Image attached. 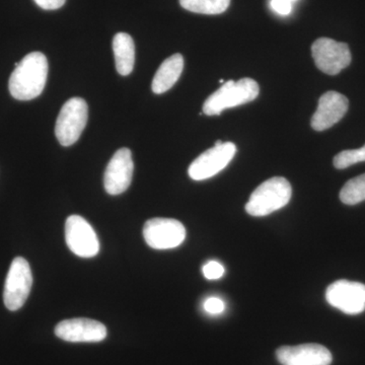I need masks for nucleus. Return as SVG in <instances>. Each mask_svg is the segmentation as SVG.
<instances>
[{
    "mask_svg": "<svg viewBox=\"0 0 365 365\" xmlns=\"http://www.w3.org/2000/svg\"><path fill=\"white\" fill-rule=\"evenodd\" d=\"M292 195V185L285 178H271L262 182L250 196L246 211L255 217L271 215L287 206Z\"/></svg>",
    "mask_w": 365,
    "mask_h": 365,
    "instance_id": "obj_3",
    "label": "nucleus"
},
{
    "mask_svg": "<svg viewBox=\"0 0 365 365\" xmlns=\"http://www.w3.org/2000/svg\"><path fill=\"white\" fill-rule=\"evenodd\" d=\"M361 162H365V144L359 150L341 151L334 158V167L338 170H344Z\"/></svg>",
    "mask_w": 365,
    "mask_h": 365,
    "instance_id": "obj_19",
    "label": "nucleus"
},
{
    "mask_svg": "<svg viewBox=\"0 0 365 365\" xmlns=\"http://www.w3.org/2000/svg\"><path fill=\"white\" fill-rule=\"evenodd\" d=\"M316 66L329 76H336L351 63V52L346 43L330 38H319L312 46Z\"/></svg>",
    "mask_w": 365,
    "mask_h": 365,
    "instance_id": "obj_6",
    "label": "nucleus"
},
{
    "mask_svg": "<svg viewBox=\"0 0 365 365\" xmlns=\"http://www.w3.org/2000/svg\"><path fill=\"white\" fill-rule=\"evenodd\" d=\"M349 108V101L342 93L328 91L319 100L318 109L312 118L314 130L324 131L331 128L345 116Z\"/></svg>",
    "mask_w": 365,
    "mask_h": 365,
    "instance_id": "obj_14",
    "label": "nucleus"
},
{
    "mask_svg": "<svg viewBox=\"0 0 365 365\" xmlns=\"http://www.w3.org/2000/svg\"><path fill=\"white\" fill-rule=\"evenodd\" d=\"M34 1L45 11H55L63 6L66 0H34Z\"/></svg>",
    "mask_w": 365,
    "mask_h": 365,
    "instance_id": "obj_23",
    "label": "nucleus"
},
{
    "mask_svg": "<svg viewBox=\"0 0 365 365\" xmlns=\"http://www.w3.org/2000/svg\"><path fill=\"white\" fill-rule=\"evenodd\" d=\"M66 240L72 253L81 258H93L100 251L97 234L81 216L71 215L67 218Z\"/></svg>",
    "mask_w": 365,
    "mask_h": 365,
    "instance_id": "obj_9",
    "label": "nucleus"
},
{
    "mask_svg": "<svg viewBox=\"0 0 365 365\" xmlns=\"http://www.w3.org/2000/svg\"><path fill=\"white\" fill-rule=\"evenodd\" d=\"M203 274L206 279L216 280L220 279L225 274V268L220 262L210 261L203 266Z\"/></svg>",
    "mask_w": 365,
    "mask_h": 365,
    "instance_id": "obj_20",
    "label": "nucleus"
},
{
    "mask_svg": "<svg viewBox=\"0 0 365 365\" xmlns=\"http://www.w3.org/2000/svg\"><path fill=\"white\" fill-rule=\"evenodd\" d=\"M113 51L118 73L129 76L135 63V45L131 36L126 33L116 34L113 39Z\"/></svg>",
    "mask_w": 365,
    "mask_h": 365,
    "instance_id": "obj_16",
    "label": "nucleus"
},
{
    "mask_svg": "<svg viewBox=\"0 0 365 365\" xmlns=\"http://www.w3.org/2000/svg\"><path fill=\"white\" fill-rule=\"evenodd\" d=\"M340 200L346 205H356L365 200V174L346 182L340 192Z\"/></svg>",
    "mask_w": 365,
    "mask_h": 365,
    "instance_id": "obj_18",
    "label": "nucleus"
},
{
    "mask_svg": "<svg viewBox=\"0 0 365 365\" xmlns=\"http://www.w3.org/2000/svg\"><path fill=\"white\" fill-rule=\"evenodd\" d=\"M55 335L67 342H101L107 337V328L95 319H66L55 327Z\"/></svg>",
    "mask_w": 365,
    "mask_h": 365,
    "instance_id": "obj_11",
    "label": "nucleus"
},
{
    "mask_svg": "<svg viewBox=\"0 0 365 365\" xmlns=\"http://www.w3.org/2000/svg\"><path fill=\"white\" fill-rule=\"evenodd\" d=\"M327 302L346 314H359L365 311V285L349 280H338L326 292Z\"/></svg>",
    "mask_w": 365,
    "mask_h": 365,
    "instance_id": "obj_10",
    "label": "nucleus"
},
{
    "mask_svg": "<svg viewBox=\"0 0 365 365\" xmlns=\"http://www.w3.org/2000/svg\"><path fill=\"white\" fill-rule=\"evenodd\" d=\"M88 108L83 98H72L62 106L56 125L55 135L59 143L71 146L76 143L88 123Z\"/></svg>",
    "mask_w": 365,
    "mask_h": 365,
    "instance_id": "obj_4",
    "label": "nucleus"
},
{
    "mask_svg": "<svg viewBox=\"0 0 365 365\" xmlns=\"http://www.w3.org/2000/svg\"><path fill=\"white\" fill-rule=\"evenodd\" d=\"M133 170L131 150L126 148L117 150L105 172L104 186L107 193L110 195L124 193L130 186Z\"/></svg>",
    "mask_w": 365,
    "mask_h": 365,
    "instance_id": "obj_12",
    "label": "nucleus"
},
{
    "mask_svg": "<svg viewBox=\"0 0 365 365\" xmlns=\"http://www.w3.org/2000/svg\"><path fill=\"white\" fill-rule=\"evenodd\" d=\"M184 69V58L181 54H174L160 64L155 78H153L151 88L157 95L170 90L178 79L181 76Z\"/></svg>",
    "mask_w": 365,
    "mask_h": 365,
    "instance_id": "obj_15",
    "label": "nucleus"
},
{
    "mask_svg": "<svg viewBox=\"0 0 365 365\" xmlns=\"http://www.w3.org/2000/svg\"><path fill=\"white\" fill-rule=\"evenodd\" d=\"M270 6L280 16H288L292 11V2L289 0H271Z\"/></svg>",
    "mask_w": 365,
    "mask_h": 365,
    "instance_id": "obj_22",
    "label": "nucleus"
},
{
    "mask_svg": "<svg viewBox=\"0 0 365 365\" xmlns=\"http://www.w3.org/2000/svg\"><path fill=\"white\" fill-rule=\"evenodd\" d=\"M289 1L294 2L295 1V0H289Z\"/></svg>",
    "mask_w": 365,
    "mask_h": 365,
    "instance_id": "obj_24",
    "label": "nucleus"
},
{
    "mask_svg": "<svg viewBox=\"0 0 365 365\" xmlns=\"http://www.w3.org/2000/svg\"><path fill=\"white\" fill-rule=\"evenodd\" d=\"M33 285L32 271L26 259L18 257L11 262L4 285V304L9 311H18L25 304Z\"/></svg>",
    "mask_w": 365,
    "mask_h": 365,
    "instance_id": "obj_5",
    "label": "nucleus"
},
{
    "mask_svg": "<svg viewBox=\"0 0 365 365\" xmlns=\"http://www.w3.org/2000/svg\"><path fill=\"white\" fill-rule=\"evenodd\" d=\"M143 237L150 248L175 249L186 239V228L173 218H151L144 225Z\"/></svg>",
    "mask_w": 365,
    "mask_h": 365,
    "instance_id": "obj_7",
    "label": "nucleus"
},
{
    "mask_svg": "<svg viewBox=\"0 0 365 365\" xmlns=\"http://www.w3.org/2000/svg\"><path fill=\"white\" fill-rule=\"evenodd\" d=\"M48 61L43 53L33 52L24 57L9 78L11 95L19 101L39 97L48 78Z\"/></svg>",
    "mask_w": 365,
    "mask_h": 365,
    "instance_id": "obj_1",
    "label": "nucleus"
},
{
    "mask_svg": "<svg viewBox=\"0 0 365 365\" xmlns=\"http://www.w3.org/2000/svg\"><path fill=\"white\" fill-rule=\"evenodd\" d=\"M282 365H331L333 356L325 346L309 343L297 346H282L276 351Z\"/></svg>",
    "mask_w": 365,
    "mask_h": 365,
    "instance_id": "obj_13",
    "label": "nucleus"
},
{
    "mask_svg": "<svg viewBox=\"0 0 365 365\" xmlns=\"http://www.w3.org/2000/svg\"><path fill=\"white\" fill-rule=\"evenodd\" d=\"M230 0H180L182 9L201 14H220L230 6Z\"/></svg>",
    "mask_w": 365,
    "mask_h": 365,
    "instance_id": "obj_17",
    "label": "nucleus"
},
{
    "mask_svg": "<svg viewBox=\"0 0 365 365\" xmlns=\"http://www.w3.org/2000/svg\"><path fill=\"white\" fill-rule=\"evenodd\" d=\"M260 93L257 81L252 78L228 81L215 93L209 96L203 105V113L207 116L220 115L223 110L253 102Z\"/></svg>",
    "mask_w": 365,
    "mask_h": 365,
    "instance_id": "obj_2",
    "label": "nucleus"
},
{
    "mask_svg": "<svg viewBox=\"0 0 365 365\" xmlns=\"http://www.w3.org/2000/svg\"><path fill=\"white\" fill-rule=\"evenodd\" d=\"M204 311L210 314H220L225 311V302L218 297H209L203 304Z\"/></svg>",
    "mask_w": 365,
    "mask_h": 365,
    "instance_id": "obj_21",
    "label": "nucleus"
},
{
    "mask_svg": "<svg viewBox=\"0 0 365 365\" xmlns=\"http://www.w3.org/2000/svg\"><path fill=\"white\" fill-rule=\"evenodd\" d=\"M237 153L232 143H223L201 153L189 167V176L195 181H203L215 177L230 165Z\"/></svg>",
    "mask_w": 365,
    "mask_h": 365,
    "instance_id": "obj_8",
    "label": "nucleus"
}]
</instances>
